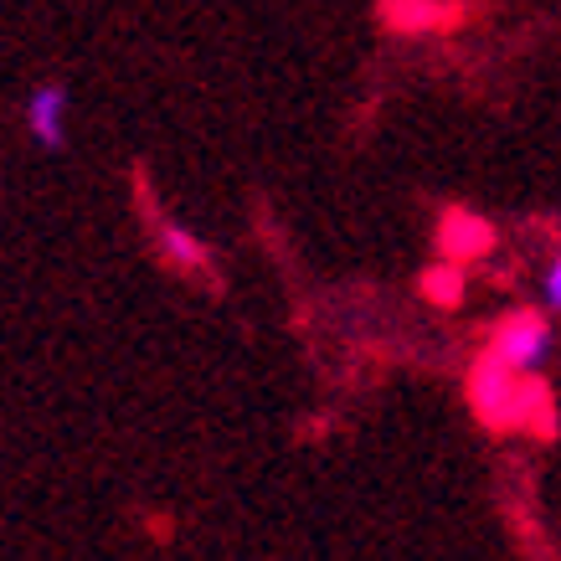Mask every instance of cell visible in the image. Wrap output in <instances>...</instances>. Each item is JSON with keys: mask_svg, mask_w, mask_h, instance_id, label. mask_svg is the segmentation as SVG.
Wrapping results in <instances>:
<instances>
[{"mask_svg": "<svg viewBox=\"0 0 561 561\" xmlns=\"http://www.w3.org/2000/svg\"><path fill=\"white\" fill-rule=\"evenodd\" d=\"M26 129H32L47 150L62 145V135H68V93L57 83H42L32 99H26Z\"/></svg>", "mask_w": 561, "mask_h": 561, "instance_id": "obj_5", "label": "cell"}, {"mask_svg": "<svg viewBox=\"0 0 561 561\" xmlns=\"http://www.w3.org/2000/svg\"><path fill=\"white\" fill-rule=\"evenodd\" d=\"M381 21L397 32H438L459 21L454 0H381Z\"/></svg>", "mask_w": 561, "mask_h": 561, "instance_id": "obj_4", "label": "cell"}, {"mask_svg": "<svg viewBox=\"0 0 561 561\" xmlns=\"http://www.w3.org/2000/svg\"><path fill=\"white\" fill-rule=\"evenodd\" d=\"M160 253H165V263H175V268H202L206 263L202 238H191L181 221H160Z\"/></svg>", "mask_w": 561, "mask_h": 561, "instance_id": "obj_7", "label": "cell"}, {"mask_svg": "<svg viewBox=\"0 0 561 561\" xmlns=\"http://www.w3.org/2000/svg\"><path fill=\"white\" fill-rule=\"evenodd\" d=\"M438 248L454 263H474V257H484L494 248V227L484 217H474V211H443Z\"/></svg>", "mask_w": 561, "mask_h": 561, "instance_id": "obj_3", "label": "cell"}, {"mask_svg": "<svg viewBox=\"0 0 561 561\" xmlns=\"http://www.w3.org/2000/svg\"><path fill=\"white\" fill-rule=\"evenodd\" d=\"M490 351H494L500 360H511L515 371H536V366L551 356V324H546L541 314L520 309V314H511V320L494 324Z\"/></svg>", "mask_w": 561, "mask_h": 561, "instance_id": "obj_2", "label": "cell"}, {"mask_svg": "<svg viewBox=\"0 0 561 561\" xmlns=\"http://www.w3.org/2000/svg\"><path fill=\"white\" fill-rule=\"evenodd\" d=\"M546 305L561 314V257H551V268H546Z\"/></svg>", "mask_w": 561, "mask_h": 561, "instance_id": "obj_8", "label": "cell"}, {"mask_svg": "<svg viewBox=\"0 0 561 561\" xmlns=\"http://www.w3.org/2000/svg\"><path fill=\"white\" fill-rule=\"evenodd\" d=\"M469 402H474L479 423H490L494 433H505V427H530L541 438L557 433V408H551L546 387L526 381V371H515L511 360H500L494 351L479 356L474 371H469Z\"/></svg>", "mask_w": 561, "mask_h": 561, "instance_id": "obj_1", "label": "cell"}, {"mask_svg": "<svg viewBox=\"0 0 561 561\" xmlns=\"http://www.w3.org/2000/svg\"><path fill=\"white\" fill-rule=\"evenodd\" d=\"M423 299L427 305H443V309H454L463 299V263H433V268L423 273Z\"/></svg>", "mask_w": 561, "mask_h": 561, "instance_id": "obj_6", "label": "cell"}]
</instances>
